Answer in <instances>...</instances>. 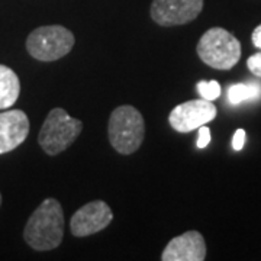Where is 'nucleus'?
I'll use <instances>...</instances> for the list:
<instances>
[{"label": "nucleus", "instance_id": "f257e3e1", "mask_svg": "<svg viewBox=\"0 0 261 261\" xmlns=\"http://www.w3.org/2000/svg\"><path fill=\"white\" fill-rule=\"evenodd\" d=\"M23 238L37 251L56 250L64 238V214L60 202L48 197L27 222Z\"/></svg>", "mask_w": 261, "mask_h": 261}, {"label": "nucleus", "instance_id": "f03ea898", "mask_svg": "<svg viewBox=\"0 0 261 261\" xmlns=\"http://www.w3.org/2000/svg\"><path fill=\"white\" fill-rule=\"evenodd\" d=\"M109 141L119 154L128 155L140 148L144 135L145 123L138 109L130 105L118 106L109 118Z\"/></svg>", "mask_w": 261, "mask_h": 261}, {"label": "nucleus", "instance_id": "7ed1b4c3", "mask_svg": "<svg viewBox=\"0 0 261 261\" xmlns=\"http://www.w3.org/2000/svg\"><path fill=\"white\" fill-rule=\"evenodd\" d=\"M197 56L212 68L231 70L241 58V44L224 28L206 31L197 42Z\"/></svg>", "mask_w": 261, "mask_h": 261}, {"label": "nucleus", "instance_id": "20e7f679", "mask_svg": "<svg viewBox=\"0 0 261 261\" xmlns=\"http://www.w3.org/2000/svg\"><path fill=\"white\" fill-rule=\"evenodd\" d=\"M83 130V122L71 118L61 108L48 113L38 135L41 148L48 155H57L67 149Z\"/></svg>", "mask_w": 261, "mask_h": 261}, {"label": "nucleus", "instance_id": "39448f33", "mask_svg": "<svg viewBox=\"0 0 261 261\" xmlns=\"http://www.w3.org/2000/svg\"><path fill=\"white\" fill-rule=\"evenodd\" d=\"M74 35L61 25L39 27L29 34L27 49L39 61H57L67 56L74 47Z\"/></svg>", "mask_w": 261, "mask_h": 261}, {"label": "nucleus", "instance_id": "423d86ee", "mask_svg": "<svg viewBox=\"0 0 261 261\" xmlns=\"http://www.w3.org/2000/svg\"><path fill=\"white\" fill-rule=\"evenodd\" d=\"M216 113L218 109L214 103L200 97L177 105L168 115V122L174 130L186 134L214 121Z\"/></svg>", "mask_w": 261, "mask_h": 261}, {"label": "nucleus", "instance_id": "0eeeda50", "mask_svg": "<svg viewBox=\"0 0 261 261\" xmlns=\"http://www.w3.org/2000/svg\"><path fill=\"white\" fill-rule=\"evenodd\" d=\"M203 9V0H152L151 18L160 27H177L195 20Z\"/></svg>", "mask_w": 261, "mask_h": 261}, {"label": "nucleus", "instance_id": "6e6552de", "mask_svg": "<svg viewBox=\"0 0 261 261\" xmlns=\"http://www.w3.org/2000/svg\"><path fill=\"white\" fill-rule=\"evenodd\" d=\"M113 219L111 206L103 200H93L82 206L70 221L71 233L74 237H89L109 226Z\"/></svg>", "mask_w": 261, "mask_h": 261}, {"label": "nucleus", "instance_id": "1a4fd4ad", "mask_svg": "<svg viewBox=\"0 0 261 261\" xmlns=\"http://www.w3.org/2000/svg\"><path fill=\"white\" fill-rule=\"evenodd\" d=\"M205 258V240L197 231H187L173 238L161 254L163 261H203Z\"/></svg>", "mask_w": 261, "mask_h": 261}, {"label": "nucleus", "instance_id": "9d476101", "mask_svg": "<svg viewBox=\"0 0 261 261\" xmlns=\"http://www.w3.org/2000/svg\"><path fill=\"white\" fill-rule=\"evenodd\" d=\"M29 135V119L19 109L0 113V154L10 152Z\"/></svg>", "mask_w": 261, "mask_h": 261}, {"label": "nucleus", "instance_id": "9b49d317", "mask_svg": "<svg viewBox=\"0 0 261 261\" xmlns=\"http://www.w3.org/2000/svg\"><path fill=\"white\" fill-rule=\"evenodd\" d=\"M20 82L16 73L0 64V111L12 108L19 99Z\"/></svg>", "mask_w": 261, "mask_h": 261}, {"label": "nucleus", "instance_id": "f8f14e48", "mask_svg": "<svg viewBox=\"0 0 261 261\" xmlns=\"http://www.w3.org/2000/svg\"><path fill=\"white\" fill-rule=\"evenodd\" d=\"M260 96V83H238L228 87V102L232 106H237L245 100H255Z\"/></svg>", "mask_w": 261, "mask_h": 261}, {"label": "nucleus", "instance_id": "ddd939ff", "mask_svg": "<svg viewBox=\"0 0 261 261\" xmlns=\"http://www.w3.org/2000/svg\"><path fill=\"white\" fill-rule=\"evenodd\" d=\"M197 93L200 94L202 99L214 102L215 99H218L221 96V86L216 80H211V82H199L196 84Z\"/></svg>", "mask_w": 261, "mask_h": 261}, {"label": "nucleus", "instance_id": "4468645a", "mask_svg": "<svg viewBox=\"0 0 261 261\" xmlns=\"http://www.w3.org/2000/svg\"><path fill=\"white\" fill-rule=\"evenodd\" d=\"M199 129V135H197V141H196V147L197 148H206L211 142V130L206 125H202Z\"/></svg>", "mask_w": 261, "mask_h": 261}, {"label": "nucleus", "instance_id": "2eb2a0df", "mask_svg": "<svg viewBox=\"0 0 261 261\" xmlns=\"http://www.w3.org/2000/svg\"><path fill=\"white\" fill-rule=\"evenodd\" d=\"M247 67L252 74L261 79V53H257L247 60Z\"/></svg>", "mask_w": 261, "mask_h": 261}, {"label": "nucleus", "instance_id": "dca6fc26", "mask_svg": "<svg viewBox=\"0 0 261 261\" xmlns=\"http://www.w3.org/2000/svg\"><path fill=\"white\" fill-rule=\"evenodd\" d=\"M245 138H247V134L244 129H237L232 137V148L235 151H241L244 148V144H245Z\"/></svg>", "mask_w": 261, "mask_h": 261}, {"label": "nucleus", "instance_id": "f3484780", "mask_svg": "<svg viewBox=\"0 0 261 261\" xmlns=\"http://www.w3.org/2000/svg\"><path fill=\"white\" fill-rule=\"evenodd\" d=\"M251 41H252V44H254V47L260 48L261 49V23L257 27V28L254 29V31H252Z\"/></svg>", "mask_w": 261, "mask_h": 261}, {"label": "nucleus", "instance_id": "a211bd4d", "mask_svg": "<svg viewBox=\"0 0 261 261\" xmlns=\"http://www.w3.org/2000/svg\"><path fill=\"white\" fill-rule=\"evenodd\" d=\"M0 205H2V195H0Z\"/></svg>", "mask_w": 261, "mask_h": 261}]
</instances>
